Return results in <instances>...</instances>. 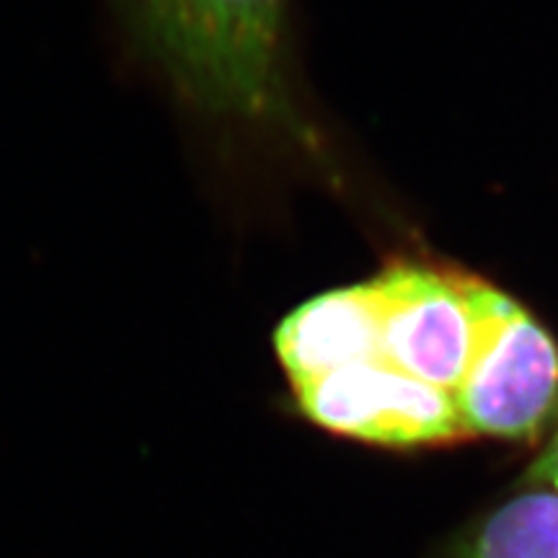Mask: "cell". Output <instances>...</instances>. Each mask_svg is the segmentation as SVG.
Listing matches in <instances>:
<instances>
[{
	"mask_svg": "<svg viewBox=\"0 0 558 558\" xmlns=\"http://www.w3.org/2000/svg\"><path fill=\"white\" fill-rule=\"evenodd\" d=\"M140 41L186 101L271 120L282 107L284 0H128Z\"/></svg>",
	"mask_w": 558,
	"mask_h": 558,
	"instance_id": "1",
	"label": "cell"
},
{
	"mask_svg": "<svg viewBox=\"0 0 558 558\" xmlns=\"http://www.w3.org/2000/svg\"><path fill=\"white\" fill-rule=\"evenodd\" d=\"M471 354L452 390L469 435L527 439L558 403V344L518 300L471 277Z\"/></svg>",
	"mask_w": 558,
	"mask_h": 558,
	"instance_id": "2",
	"label": "cell"
},
{
	"mask_svg": "<svg viewBox=\"0 0 558 558\" xmlns=\"http://www.w3.org/2000/svg\"><path fill=\"white\" fill-rule=\"evenodd\" d=\"M305 418L333 435L422 448L469 437L450 390L403 373L386 357L290 386Z\"/></svg>",
	"mask_w": 558,
	"mask_h": 558,
	"instance_id": "3",
	"label": "cell"
},
{
	"mask_svg": "<svg viewBox=\"0 0 558 558\" xmlns=\"http://www.w3.org/2000/svg\"><path fill=\"white\" fill-rule=\"evenodd\" d=\"M469 271L422 262L388 264L369 279L390 365L442 390H456L471 354Z\"/></svg>",
	"mask_w": 558,
	"mask_h": 558,
	"instance_id": "4",
	"label": "cell"
},
{
	"mask_svg": "<svg viewBox=\"0 0 558 558\" xmlns=\"http://www.w3.org/2000/svg\"><path fill=\"white\" fill-rule=\"evenodd\" d=\"M275 352L290 386L386 357L378 300L369 279L320 292L290 311L275 331Z\"/></svg>",
	"mask_w": 558,
	"mask_h": 558,
	"instance_id": "5",
	"label": "cell"
},
{
	"mask_svg": "<svg viewBox=\"0 0 558 558\" xmlns=\"http://www.w3.org/2000/svg\"><path fill=\"white\" fill-rule=\"evenodd\" d=\"M460 558H558V494L535 486L494 509Z\"/></svg>",
	"mask_w": 558,
	"mask_h": 558,
	"instance_id": "6",
	"label": "cell"
},
{
	"mask_svg": "<svg viewBox=\"0 0 558 558\" xmlns=\"http://www.w3.org/2000/svg\"><path fill=\"white\" fill-rule=\"evenodd\" d=\"M533 481L558 494V432L550 439L548 448L543 450V458L533 465Z\"/></svg>",
	"mask_w": 558,
	"mask_h": 558,
	"instance_id": "7",
	"label": "cell"
}]
</instances>
